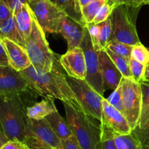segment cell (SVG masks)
Listing matches in <instances>:
<instances>
[{"label":"cell","instance_id":"cell-5","mask_svg":"<svg viewBox=\"0 0 149 149\" xmlns=\"http://www.w3.org/2000/svg\"><path fill=\"white\" fill-rule=\"evenodd\" d=\"M25 49L32 65L37 71L47 73L52 70L55 62L54 54L47 42L45 33L34 17L32 33L26 41Z\"/></svg>","mask_w":149,"mask_h":149},{"label":"cell","instance_id":"cell-14","mask_svg":"<svg viewBox=\"0 0 149 149\" xmlns=\"http://www.w3.org/2000/svg\"><path fill=\"white\" fill-rule=\"evenodd\" d=\"M98 58L104 90H111L114 91L122 79V74L114 65L105 50L98 52Z\"/></svg>","mask_w":149,"mask_h":149},{"label":"cell","instance_id":"cell-25","mask_svg":"<svg viewBox=\"0 0 149 149\" xmlns=\"http://www.w3.org/2000/svg\"><path fill=\"white\" fill-rule=\"evenodd\" d=\"M105 51H106L107 54L109 55L110 58L112 61L114 65L116 66L118 71H120V73L122 74L123 77L127 79H131L129 69V60L127 59L124 57L115 55L108 49H105Z\"/></svg>","mask_w":149,"mask_h":149},{"label":"cell","instance_id":"cell-24","mask_svg":"<svg viewBox=\"0 0 149 149\" xmlns=\"http://www.w3.org/2000/svg\"><path fill=\"white\" fill-rule=\"evenodd\" d=\"M106 1L107 0H95L81 7L82 15L86 24L93 23L99 10Z\"/></svg>","mask_w":149,"mask_h":149},{"label":"cell","instance_id":"cell-29","mask_svg":"<svg viewBox=\"0 0 149 149\" xmlns=\"http://www.w3.org/2000/svg\"><path fill=\"white\" fill-rule=\"evenodd\" d=\"M142 64L147 65L149 61V51L143 44H137L132 47L131 52V58Z\"/></svg>","mask_w":149,"mask_h":149},{"label":"cell","instance_id":"cell-30","mask_svg":"<svg viewBox=\"0 0 149 149\" xmlns=\"http://www.w3.org/2000/svg\"><path fill=\"white\" fill-rule=\"evenodd\" d=\"M108 103L121 112L124 116V110L122 102V83L120 82L119 85L113 91V93L107 98Z\"/></svg>","mask_w":149,"mask_h":149},{"label":"cell","instance_id":"cell-4","mask_svg":"<svg viewBox=\"0 0 149 149\" xmlns=\"http://www.w3.org/2000/svg\"><path fill=\"white\" fill-rule=\"evenodd\" d=\"M140 8L125 4L115 5L110 16L112 26L110 40H116L131 46L140 43L136 29V20Z\"/></svg>","mask_w":149,"mask_h":149},{"label":"cell","instance_id":"cell-13","mask_svg":"<svg viewBox=\"0 0 149 149\" xmlns=\"http://www.w3.org/2000/svg\"><path fill=\"white\" fill-rule=\"evenodd\" d=\"M67 76L77 79L86 80V68L84 54L80 47L68 49L59 59Z\"/></svg>","mask_w":149,"mask_h":149},{"label":"cell","instance_id":"cell-41","mask_svg":"<svg viewBox=\"0 0 149 149\" xmlns=\"http://www.w3.org/2000/svg\"><path fill=\"white\" fill-rule=\"evenodd\" d=\"M95 1V0H78L79 4H80V7H84V6L87 5V4H89V3L92 2V1Z\"/></svg>","mask_w":149,"mask_h":149},{"label":"cell","instance_id":"cell-12","mask_svg":"<svg viewBox=\"0 0 149 149\" xmlns=\"http://www.w3.org/2000/svg\"><path fill=\"white\" fill-rule=\"evenodd\" d=\"M34 92L20 72L0 65V96Z\"/></svg>","mask_w":149,"mask_h":149},{"label":"cell","instance_id":"cell-23","mask_svg":"<svg viewBox=\"0 0 149 149\" xmlns=\"http://www.w3.org/2000/svg\"><path fill=\"white\" fill-rule=\"evenodd\" d=\"M114 143L117 149H143L141 143L134 133L114 137Z\"/></svg>","mask_w":149,"mask_h":149},{"label":"cell","instance_id":"cell-27","mask_svg":"<svg viewBox=\"0 0 149 149\" xmlns=\"http://www.w3.org/2000/svg\"><path fill=\"white\" fill-rule=\"evenodd\" d=\"M132 47L133 46L118 42L116 40H110L108 43L107 49H110L111 52H112L115 55L130 60Z\"/></svg>","mask_w":149,"mask_h":149},{"label":"cell","instance_id":"cell-1","mask_svg":"<svg viewBox=\"0 0 149 149\" xmlns=\"http://www.w3.org/2000/svg\"><path fill=\"white\" fill-rule=\"evenodd\" d=\"M20 74L38 95L45 98L60 100L78 111L85 113L67 82L66 75L57 67L55 62L52 70L49 72L38 71L31 65L24 71H20Z\"/></svg>","mask_w":149,"mask_h":149},{"label":"cell","instance_id":"cell-7","mask_svg":"<svg viewBox=\"0 0 149 149\" xmlns=\"http://www.w3.org/2000/svg\"><path fill=\"white\" fill-rule=\"evenodd\" d=\"M66 78L85 113L93 119L100 121L102 116V100L104 96L96 93L86 80L77 79L67 75H66Z\"/></svg>","mask_w":149,"mask_h":149},{"label":"cell","instance_id":"cell-47","mask_svg":"<svg viewBox=\"0 0 149 149\" xmlns=\"http://www.w3.org/2000/svg\"><path fill=\"white\" fill-rule=\"evenodd\" d=\"M148 149H149V148H148Z\"/></svg>","mask_w":149,"mask_h":149},{"label":"cell","instance_id":"cell-44","mask_svg":"<svg viewBox=\"0 0 149 149\" xmlns=\"http://www.w3.org/2000/svg\"><path fill=\"white\" fill-rule=\"evenodd\" d=\"M148 4H149V0H148Z\"/></svg>","mask_w":149,"mask_h":149},{"label":"cell","instance_id":"cell-38","mask_svg":"<svg viewBox=\"0 0 149 149\" xmlns=\"http://www.w3.org/2000/svg\"><path fill=\"white\" fill-rule=\"evenodd\" d=\"M13 15L8 7L3 2L2 0H0V24L4 20L10 17Z\"/></svg>","mask_w":149,"mask_h":149},{"label":"cell","instance_id":"cell-42","mask_svg":"<svg viewBox=\"0 0 149 149\" xmlns=\"http://www.w3.org/2000/svg\"><path fill=\"white\" fill-rule=\"evenodd\" d=\"M145 80H148V81H149V65H146Z\"/></svg>","mask_w":149,"mask_h":149},{"label":"cell","instance_id":"cell-37","mask_svg":"<svg viewBox=\"0 0 149 149\" xmlns=\"http://www.w3.org/2000/svg\"><path fill=\"white\" fill-rule=\"evenodd\" d=\"M0 149H27L26 146L18 140H11L6 143Z\"/></svg>","mask_w":149,"mask_h":149},{"label":"cell","instance_id":"cell-35","mask_svg":"<svg viewBox=\"0 0 149 149\" xmlns=\"http://www.w3.org/2000/svg\"><path fill=\"white\" fill-rule=\"evenodd\" d=\"M11 13L15 14L21 9L24 4H28L27 0H2Z\"/></svg>","mask_w":149,"mask_h":149},{"label":"cell","instance_id":"cell-22","mask_svg":"<svg viewBox=\"0 0 149 149\" xmlns=\"http://www.w3.org/2000/svg\"><path fill=\"white\" fill-rule=\"evenodd\" d=\"M142 92V106L138 125L136 128H142L149 119V81L144 80L140 83Z\"/></svg>","mask_w":149,"mask_h":149},{"label":"cell","instance_id":"cell-16","mask_svg":"<svg viewBox=\"0 0 149 149\" xmlns=\"http://www.w3.org/2000/svg\"><path fill=\"white\" fill-rule=\"evenodd\" d=\"M85 27L65 16L61 20L59 33L66 39L68 49L80 47L84 35Z\"/></svg>","mask_w":149,"mask_h":149},{"label":"cell","instance_id":"cell-21","mask_svg":"<svg viewBox=\"0 0 149 149\" xmlns=\"http://www.w3.org/2000/svg\"><path fill=\"white\" fill-rule=\"evenodd\" d=\"M0 38L9 39L25 48L26 42L18 31L13 15L0 24Z\"/></svg>","mask_w":149,"mask_h":149},{"label":"cell","instance_id":"cell-31","mask_svg":"<svg viewBox=\"0 0 149 149\" xmlns=\"http://www.w3.org/2000/svg\"><path fill=\"white\" fill-rule=\"evenodd\" d=\"M115 7V4H112L110 1H107L102 5V7H101L100 10H99L98 13L96 14V17H95L94 20L93 21V23H94V24H99V23L108 20L110 17V16L112 10H113Z\"/></svg>","mask_w":149,"mask_h":149},{"label":"cell","instance_id":"cell-3","mask_svg":"<svg viewBox=\"0 0 149 149\" xmlns=\"http://www.w3.org/2000/svg\"><path fill=\"white\" fill-rule=\"evenodd\" d=\"M66 121L72 135L82 149H98L100 143V125L92 120L93 118L78 111L67 103H64Z\"/></svg>","mask_w":149,"mask_h":149},{"label":"cell","instance_id":"cell-32","mask_svg":"<svg viewBox=\"0 0 149 149\" xmlns=\"http://www.w3.org/2000/svg\"><path fill=\"white\" fill-rule=\"evenodd\" d=\"M141 143L143 149L149 148V119L142 128H135L132 130Z\"/></svg>","mask_w":149,"mask_h":149},{"label":"cell","instance_id":"cell-2","mask_svg":"<svg viewBox=\"0 0 149 149\" xmlns=\"http://www.w3.org/2000/svg\"><path fill=\"white\" fill-rule=\"evenodd\" d=\"M37 95L29 92L0 96V124L9 141L23 142L27 119L26 109L31 106L34 96Z\"/></svg>","mask_w":149,"mask_h":149},{"label":"cell","instance_id":"cell-26","mask_svg":"<svg viewBox=\"0 0 149 149\" xmlns=\"http://www.w3.org/2000/svg\"><path fill=\"white\" fill-rule=\"evenodd\" d=\"M99 45L100 50H105L108 47L110 39L112 34V26L110 19L109 18L105 21L99 23Z\"/></svg>","mask_w":149,"mask_h":149},{"label":"cell","instance_id":"cell-10","mask_svg":"<svg viewBox=\"0 0 149 149\" xmlns=\"http://www.w3.org/2000/svg\"><path fill=\"white\" fill-rule=\"evenodd\" d=\"M80 47L83 49L86 62V81L100 95L103 96L105 90L102 85V77L99 71L98 52L95 51L87 28L84 29V35Z\"/></svg>","mask_w":149,"mask_h":149},{"label":"cell","instance_id":"cell-18","mask_svg":"<svg viewBox=\"0 0 149 149\" xmlns=\"http://www.w3.org/2000/svg\"><path fill=\"white\" fill-rule=\"evenodd\" d=\"M53 3L62 13L74 21L86 27V22L83 20L81 7L78 0H50Z\"/></svg>","mask_w":149,"mask_h":149},{"label":"cell","instance_id":"cell-9","mask_svg":"<svg viewBox=\"0 0 149 149\" xmlns=\"http://www.w3.org/2000/svg\"><path fill=\"white\" fill-rule=\"evenodd\" d=\"M29 6L34 17L45 33H59L61 20L67 15L53 3L50 0H41Z\"/></svg>","mask_w":149,"mask_h":149},{"label":"cell","instance_id":"cell-40","mask_svg":"<svg viewBox=\"0 0 149 149\" xmlns=\"http://www.w3.org/2000/svg\"><path fill=\"white\" fill-rule=\"evenodd\" d=\"M7 141H9V139L7 138V137L6 136L5 134H4V130H3L1 124H0V148H1L3 145H4Z\"/></svg>","mask_w":149,"mask_h":149},{"label":"cell","instance_id":"cell-33","mask_svg":"<svg viewBox=\"0 0 149 149\" xmlns=\"http://www.w3.org/2000/svg\"><path fill=\"white\" fill-rule=\"evenodd\" d=\"M114 137L110 134L101 132L100 143L98 149H117L114 143Z\"/></svg>","mask_w":149,"mask_h":149},{"label":"cell","instance_id":"cell-11","mask_svg":"<svg viewBox=\"0 0 149 149\" xmlns=\"http://www.w3.org/2000/svg\"><path fill=\"white\" fill-rule=\"evenodd\" d=\"M100 122L101 132L113 136L129 134L132 131L124 114L111 106L105 97L102 100Z\"/></svg>","mask_w":149,"mask_h":149},{"label":"cell","instance_id":"cell-28","mask_svg":"<svg viewBox=\"0 0 149 149\" xmlns=\"http://www.w3.org/2000/svg\"><path fill=\"white\" fill-rule=\"evenodd\" d=\"M129 69L131 79L136 82H142L145 80L146 65L142 64L133 59L129 60Z\"/></svg>","mask_w":149,"mask_h":149},{"label":"cell","instance_id":"cell-36","mask_svg":"<svg viewBox=\"0 0 149 149\" xmlns=\"http://www.w3.org/2000/svg\"><path fill=\"white\" fill-rule=\"evenodd\" d=\"M61 141L63 149H82L74 135H72L70 138Z\"/></svg>","mask_w":149,"mask_h":149},{"label":"cell","instance_id":"cell-39","mask_svg":"<svg viewBox=\"0 0 149 149\" xmlns=\"http://www.w3.org/2000/svg\"><path fill=\"white\" fill-rule=\"evenodd\" d=\"M0 65L1 66H10L7 52H6L5 48L3 45L1 39H0Z\"/></svg>","mask_w":149,"mask_h":149},{"label":"cell","instance_id":"cell-45","mask_svg":"<svg viewBox=\"0 0 149 149\" xmlns=\"http://www.w3.org/2000/svg\"><path fill=\"white\" fill-rule=\"evenodd\" d=\"M148 51H149V49H148ZM147 65H149V61H148V63Z\"/></svg>","mask_w":149,"mask_h":149},{"label":"cell","instance_id":"cell-34","mask_svg":"<svg viewBox=\"0 0 149 149\" xmlns=\"http://www.w3.org/2000/svg\"><path fill=\"white\" fill-rule=\"evenodd\" d=\"M112 2L115 5L125 4L132 7L140 8L144 4H148V0H107Z\"/></svg>","mask_w":149,"mask_h":149},{"label":"cell","instance_id":"cell-6","mask_svg":"<svg viewBox=\"0 0 149 149\" xmlns=\"http://www.w3.org/2000/svg\"><path fill=\"white\" fill-rule=\"evenodd\" d=\"M22 143L28 149H63L62 141L45 119L33 120L27 117Z\"/></svg>","mask_w":149,"mask_h":149},{"label":"cell","instance_id":"cell-8","mask_svg":"<svg viewBox=\"0 0 149 149\" xmlns=\"http://www.w3.org/2000/svg\"><path fill=\"white\" fill-rule=\"evenodd\" d=\"M122 102L124 116L131 130H134L138 125L142 106V92L139 83L132 79L123 77Z\"/></svg>","mask_w":149,"mask_h":149},{"label":"cell","instance_id":"cell-43","mask_svg":"<svg viewBox=\"0 0 149 149\" xmlns=\"http://www.w3.org/2000/svg\"><path fill=\"white\" fill-rule=\"evenodd\" d=\"M41 1V0H27L28 1V4H33V3H35L37 2V1Z\"/></svg>","mask_w":149,"mask_h":149},{"label":"cell","instance_id":"cell-17","mask_svg":"<svg viewBox=\"0 0 149 149\" xmlns=\"http://www.w3.org/2000/svg\"><path fill=\"white\" fill-rule=\"evenodd\" d=\"M18 31L24 41L29 37L32 31L34 15L29 4H24L20 10L13 14Z\"/></svg>","mask_w":149,"mask_h":149},{"label":"cell","instance_id":"cell-20","mask_svg":"<svg viewBox=\"0 0 149 149\" xmlns=\"http://www.w3.org/2000/svg\"><path fill=\"white\" fill-rule=\"evenodd\" d=\"M54 133L61 140H65L72 136V132L67 124V121L61 116L58 111L53 112L45 117Z\"/></svg>","mask_w":149,"mask_h":149},{"label":"cell","instance_id":"cell-15","mask_svg":"<svg viewBox=\"0 0 149 149\" xmlns=\"http://www.w3.org/2000/svg\"><path fill=\"white\" fill-rule=\"evenodd\" d=\"M1 40L5 48L10 66L12 68L20 72L32 65L24 47L7 39H1Z\"/></svg>","mask_w":149,"mask_h":149},{"label":"cell","instance_id":"cell-19","mask_svg":"<svg viewBox=\"0 0 149 149\" xmlns=\"http://www.w3.org/2000/svg\"><path fill=\"white\" fill-rule=\"evenodd\" d=\"M56 110L53 100L45 98L28 107L26 109V115L29 119L33 120H41L45 119L47 116Z\"/></svg>","mask_w":149,"mask_h":149},{"label":"cell","instance_id":"cell-46","mask_svg":"<svg viewBox=\"0 0 149 149\" xmlns=\"http://www.w3.org/2000/svg\"><path fill=\"white\" fill-rule=\"evenodd\" d=\"M27 149H28V148H27Z\"/></svg>","mask_w":149,"mask_h":149}]
</instances>
